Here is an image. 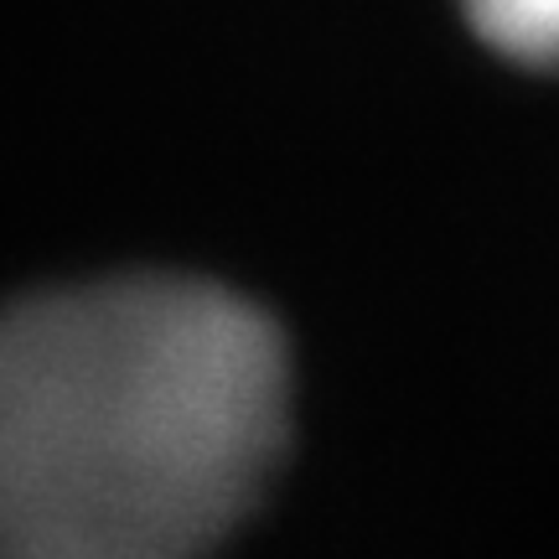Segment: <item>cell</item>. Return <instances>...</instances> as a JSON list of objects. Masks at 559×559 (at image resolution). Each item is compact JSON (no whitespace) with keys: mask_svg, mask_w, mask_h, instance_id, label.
I'll return each instance as SVG.
<instances>
[{"mask_svg":"<svg viewBox=\"0 0 559 559\" xmlns=\"http://www.w3.org/2000/svg\"><path fill=\"white\" fill-rule=\"evenodd\" d=\"M492 52L523 68H559V0H461Z\"/></svg>","mask_w":559,"mask_h":559,"instance_id":"7a4b0ae2","label":"cell"},{"mask_svg":"<svg viewBox=\"0 0 559 559\" xmlns=\"http://www.w3.org/2000/svg\"><path fill=\"white\" fill-rule=\"evenodd\" d=\"M290 440V353L239 290L115 275L0 306V559H213Z\"/></svg>","mask_w":559,"mask_h":559,"instance_id":"6da1fadb","label":"cell"}]
</instances>
